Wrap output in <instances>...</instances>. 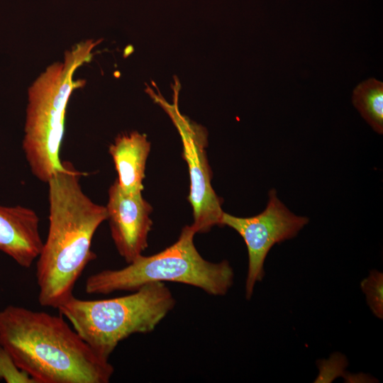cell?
<instances>
[{"label": "cell", "mask_w": 383, "mask_h": 383, "mask_svg": "<svg viewBox=\"0 0 383 383\" xmlns=\"http://www.w3.org/2000/svg\"><path fill=\"white\" fill-rule=\"evenodd\" d=\"M195 234L191 226H185L177 240L162 251L140 255L121 269L91 274L86 279L85 292H133L150 282H173L199 288L209 295H226L233 284V268L227 260L215 263L203 258L194 243Z\"/></svg>", "instance_id": "5"}, {"label": "cell", "mask_w": 383, "mask_h": 383, "mask_svg": "<svg viewBox=\"0 0 383 383\" xmlns=\"http://www.w3.org/2000/svg\"><path fill=\"white\" fill-rule=\"evenodd\" d=\"M150 143L137 131L118 135L109 146L120 187L128 194L141 192Z\"/></svg>", "instance_id": "10"}, {"label": "cell", "mask_w": 383, "mask_h": 383, "mask_svg": "<svg viewBox=\"0 0 383 383\" xmlns=\"http://www.w3.org/2000/svg\"><path fill=\"white\" fill-rule=\"evenodd\" d=\"M352 102L362 117L379 134L383 133V83L369 78L356 86Z\"/></svg>", "instance_id": "11"}, {"label": "cell", "mask_w": 383, "mask_h": 383, "mask_svg": "<svg viewBox=\"0 0 383 383\" xmlns=\"http://www.w3.org/2000/svg\"><path fill=\"white\" fill-rule=\"evenodd\" d=\"M82 173L70 162L48 184L49 227L36 262L38 302L57 309L73 296L74 285L94 260V233L107 220L106 206L94 203L82 190Z\"/></svg>", "instance_id": "1"}, {"label": "cell", "mask_w": 383, "mask_h": 383, "mask_svg": "<svg viewBox=\"0 0 383 383\" xmlns=\"http://www.w3.org/2000/svg\"><path fill=\"white\" fill-rule=\"evenodd\" d=\"M6 383H36L14 362L8 351L0 345V381Z\"/></svg>", "instance_id": "13"}, {"label": "cell", "mask_w": 383, "mask_h": 383, "mask_svg": "<svg viewBox=\"0 0 383 383\" xmlns=\"http://www.w3.org/2000/svg\"><path fill=\"white\" fill-rule=\"evenodd\" d=\"M265 209L251 217H237L223 212L221 226H227L243 238L248 253L245 296L250 299L257 282L264 276V262L273 245L294 238L309 218L291 212L272 189Z\"/></svg>", "instance_id": "7"}, {"label": "cell", "mask_w": 383, "mask_h": 383, "mask_svg": "<svg viewBox=\"0 0 383 383\" xmlns=\"http://www.w3.org/2000/svg\"><path fill=\"white\" fill-rule=\"evenodd\" d=\"M149 94L170 116L182 138L183 157L188 165L190 177L188 200L194 218L191 226L196 233L209 232L213 226H221L223 211L222 199L216 195L211 184V171L205 150L208 145L207 131L179 112L176 90L172 104L152 90Z\"/></svg>", "instance_id": "6"}, {"label": "cell", "mask_w": 383, "mask_h": 383, "mask_svg": "<svg viewBox=\"0 0 383 383\" xmlns=\"http://www.w3.org/2000/svg\"><path fill=\"white\" fill-rule=\"evenodd\" d=\"M0 345L36 383H107L114 372L61 314L6 306Z\"/></svg>", "instance_id": "2"}, {"label": "cell", "mask_w": 383, "mask_h": 383, "mask_svg": "<svg viewBox=\"0 0 383 383\" xmlns=\"http://www.w3.org/2000/svg\"><path fill=\"white\" fill-rule=\"evenodd\" d=\"M111 235L119 255L130 263L148 247L152 208L141 192L126 193L116 180L106 206Z\"/></svg>", "instance_id": "8"}, {"label": "cell", "mask_w": 383, "mask_h": 383, "mask_svg": "<svg viewBox=\"0 0 383 383\" xmlns=\"http://www.w3.org/2000/svg\"><path fill=\"white\" fill-rule=\"evenodd\" d=\"M382 284L383 274L376 270L372 271L370 276L361 282L369 306L379 318L383 316Z\"/></svg>", "instance_id": "12"}, {"label": "cell", "mask_w": 383, "mask_h": 383, "mask_svg": "<svg viewBox=\"0 0 383 383\" xmlns=\"http://www.w3.org/2000/svg\"><path fill=\"white\" fill-rule=\"evenodd\" d=\"M99 42L89 40L74 45L63 62L48 67L28 89L23 150L33 174L43 182L63 168L60 153L67 102L72 92L85 84L74 80L73 74L91 60Z\"/></svg>", "instance_id": "3"}, {"label": "cell", "mask_w": 383, "mask_h": 383, "mask_svg": "<svg viewBox=\"0 0 383 383\" xmlns=\"http://www.w3.org/2000/svg\"><path fill=\"white\" fill-rule=\"evenodd\" d=\"M175 303L164 282H155L111 299L86 300L73 295L57 309L96 354L109 360L121 341L152 331Z\"/></svg>", "instance_id": "4"}, {"label": "cell", "mask_w": 383, "mask_h": 383, "mask_svg": "<svg viewBox=\"0 0 383 383\" xmlns=\"http://www.w3.org/2000/svg\"><path fill=\"white\" fill-rule=\"evenodd\" d=\"M40 219L31 209L0 205V251L23 267H30L37 260L43 242Z\"/></svg>", "instance_id": "9"}]
</instances>
